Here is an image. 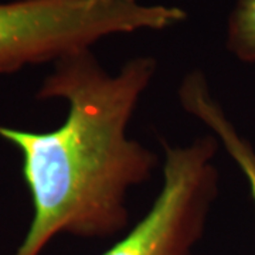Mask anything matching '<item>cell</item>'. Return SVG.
<instances>
[{"mask_svg":"<svg viewBox=\"0 0 255 255\" xmlns=\"http://www.w3.org/2000/svg\"><path fill=\"white\" fill-rule=\"evenodd\" d=\"M157 63L139 55L108 74L91 48L65 55L43 80L38 100H61L67 118L48 132L0 125L18 149L33 219L13 255H40L60 234L108 238L129 224L128 194L146 183L157 156L128 135Z\"/></svg>","mask_w":255,"mask_h":255,"instance_id":"6da1fadb","label":"cell"},{"mask_svg":"<svg viewBox=\"0 0 255 255\" xmlns=\"http://www.w3.org/2000/svg\"><path fill=\"white\" fill-rule=\"evenodd\" d=\"M176 6L137 0H14L0 3V74L58 61L102 38L164 30L186 20Z\"/></svg>","mask_w":255,"mask_h":255,"instance_id":"7a4b0ae2","label":"cell"},{"mask_svg":"<svg viewBox=\"0 0 255 255\" xmlns=\"http://www.w3.org/2000/svg\"><path fill=\"white\" fill-rule=\"evenodd\" d=\"M219 143L214 135L187 145L163 140L162 190L143 219L101 255H191L219 193Z\"/></svg>","mask_w":255,"mask_h":255,"instance_id":"3957f363","label":"cell"},{"mask_svg":"<svg viewBox=\"0 0 255 255\" xmlns=\"http://www.w3.org/2000/svg\"><path fill=\"white\" fill-rule=\"evenodd\" d=\"M179 101L189 115L197 118L213 132L228 155L246 176L255 207V150L251 143L241 136L234 125L226 117L220 104L214 100L200 70H194L184 75L179 87Z\"/></svg>","mask_w":255,"mask_h":255,"instance_id":"277c9868","label":"cell"},{"mask_svg":"<svg viewBox=\"0 0 255 255\" xmlns=\"http://www.w3.org/2000/svg\"><path fill=\"white\" fill-rule=\"evenodd\" d=\"M228 50L241 61L255 64V0H238L227 28Z\"/></svg>","mask_w":255,"mask_h":255,"instance_id":"5b68a950","label":"cell"}]
</instances>
